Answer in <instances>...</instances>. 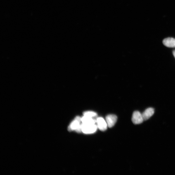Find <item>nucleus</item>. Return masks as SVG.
<instances>
[{"instance_id":"423d86ee","label":"nucleus","mask_w":175,"mask_h":175,"mask_svg":"<svg viewBox=\"0 0 175 175\" xmlns=\"http://www.w3.org/2000/svg\"><path fill=\"white\" fill-rule=\"evenodd\" d=\"M155 113V110L152 108L146 109L142 114L144 121L149 119Z\"/></svg>"},{"instance_id":"1a4fd4ad","label":"nucleus","mask_w":175,"mask_h":175,"mask_svg":"<svg viewBox=\"0 0 175 175\" xmlns=\"http://www.w3.org/2000/svg\"><path fill=\"white\" fill-rule=\"evenodd\" d=\"M83 115L89 117L93 118L96 117L97 115V114L96 112L92 111H86L83 113Z\"/></svg>"},{"instance_id":"7ed1b4c3","label":"nucleus","mask_w":175,"mask_h":175,"mask_svg":"<svg viewBox=\"0 0 175 175\" xmlns=\"http://www.w3.org/2000/svg\"><path fill=\"white\" fill-rule=\"evenodd\" d=\"M132 121L134 124L137 125L142 123L144 120L142 114L139 111H135L133 114Z\"/></svg>"},{"instance_id":"0eeeda50","label":"nucleus","mask_w":175,"mask_h":175,"mask_svg":"<svg viewBox=\"0 0 175 175\" xmlns=\"http://www.w3.org/2000/svg\"><path fill=\"white\" fill-rule=\"evenodd\" d=\"M163 43L164 46L168 47H175V39L171 38H166L163 40Z\"/></svg>"},{"instance_id":"f03ea898","label":"nucleus","mask_w":175,"mask_h":175,"mask_svg":"<svg viewBox=\"0 0 175 175\" xmlns=\"http://www.w3.org/2000/svg\"><path fill=\"white\" fill-rule=\"evenodd\" d=\"M82 131L86 134H91L96 132L98 129L96 124H85L82 123Z\"/></svg>"},{"instance_id":"9d476101","label":"nucleus","mask_w":175,"mask_h":175,"mask_svg":"<svg viewBox=\"0 0 175 175\" xmlns=\"http://www.w3.org/2000/svg\"><path fill=\"white\" fill-rule=\"evenodd\" d=\"M173 54L175 58V50H174L173 52Z\"/></svg>"},{"instance_id":"6e6552de","label":"nucleus","mask_w":175,"mask_h":175,"mask_svg":"<svg viewBox=\"0 0 175 175\" xmlns=\"http://www.w3.org/2000/svg\"><path fill=\"white\" fill-rule=\"evenodd\" d=\"M82 123L85 124H96L97 123L96 119L84 115L82 118Z\"/></svg>"},{"instance_id":"39448f33","label":"nucleus","mask_w":175,"mask_h":175,"mask_svg":"<svg viewBox=\"0 0 175 175\" xmlns=\"http://www.w3.org/2000/svg\"><path fill=\"white\" fill-rule=\"evenodd\" d=\"M117 118V117L114 115H109L106 116V121L109 128H111L114 126Z\"/></svg>"},{"instance_id":"f257e3e1","label":"nucleus","mask_w":175,"mask_h":175,"mask_svg":"<svg viewBox=\"0 0 175 175\" xmlns=\"http://www.w3.org/2000/svg\"><path fill=\"white\" fill-rule=\"evenodd\" d=\"M82 118L77 116L68 127L69 131H75L78 133L82 132Z\"/></svg>"},{"instance_id":"20e7f679","label":"nucleus","mask_w":175,"mask_h":175,"mask_svg":"<svg viewBox=\"0 0 175 175\" xmlns=\"http://www.w3.org/2000/svg\"><path fill=\"white\" fill-rule=\"evenodd\" d=\"M98 129L102 131H105L107 129L108 125L106 122L103 118L99 117L96 119Z\"/></svg>"}]
</instances>
